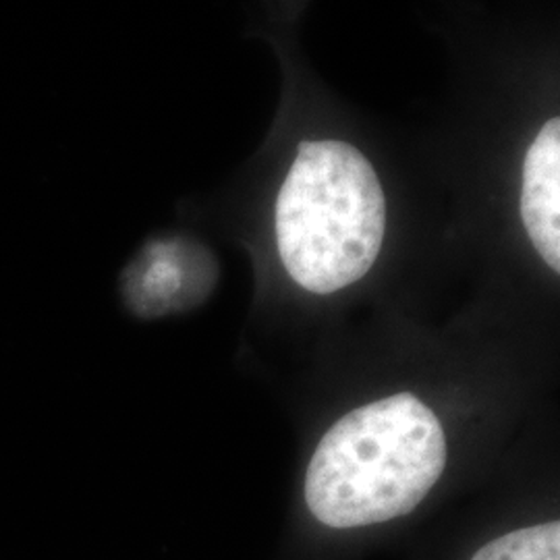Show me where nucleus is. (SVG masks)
Returning <instances> with one entry per match:
<instances>
[{
  "mask_svg": "<svg viewBox=\"0 0 560 560\" xmlns=\"http://www.w3.org/2000/svg\"><path fill=\"white\" fill-rule=\"evenodd\" d=\"M441 420L411 393L374 400L342 416L316 446L305 502L337 529L409 515L446 467Z\"/></svg>",
  "mask_w": 560,
  "mask_h": 560,
  "instance_id": "f257e3e1",
  "label": "nucleus"
},
{
  "mask_svg": "<svg viewBox=\"0 0 560 560\" xmlns=\"http://www.w3.org/2000/svg\"><path fill=\"white\" fill-rule=\"evenodd\" d=\"M277 243L291 279L328 295L370 272L386 201L370 161L347 141H301L277 200Z\"/></svg>",
  "mask_w": 560,
  "mask_h": 560,
  "instance_id": "f03ea898",
  "label": "nucleus"
},
{
  "mask_svg": "<svg viewBox=\"0 0 560 560\" xmlns=\"http://www.w3.org/2000/svg\"><path fill=\"white\" fill-rule=\"evenodd\" d=\"M217 282V261L200 243H148L122 272V298L141 318H161L196 307Z\"/></svg>",
  "mask_w": 560,
  "mask_h": 560,
  "instance_id": "7ed1b4c3",
  "label": "nucleus"
},
{
  "mask_svg": "<svg viewBox=\"0 0 560 560\" xmlns=\"http://www.w3.org/2000/svg\"><path fill=\"white\" fill-rule=\"evenodd\" d=\"M521 219L544 261L560 270V120L550 119L523 161Z\"/></svg>",
  "mask_w": 560,
  "mask_h": 560,
  "instance_id": "20e7f679",
  "label": "nucleus"
},
{
  "mask_svg": "<svg viewBox=\"0 0 560 560\" xmlns=\"http://www.w3.org/2000/svg\"><path fill=\"white\" fill-rule=\"evenodd\" d=\"M471 560H560V523L515 529L481 546Z\"/></svg>",
  "mask_w": 560,
  "mask_h": 560,
  "instance_id": "39448f33",
  "label": "nucleus"
}]
</instances>
